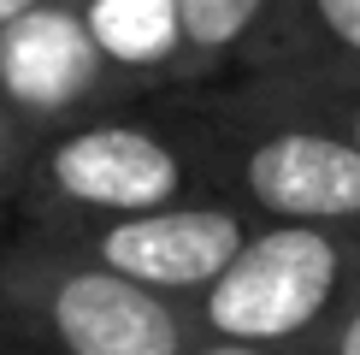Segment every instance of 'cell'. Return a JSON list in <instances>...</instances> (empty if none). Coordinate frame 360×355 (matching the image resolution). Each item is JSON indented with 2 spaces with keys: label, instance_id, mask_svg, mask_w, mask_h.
I'll return each instance as SVG.
<instances>
[{
  "label": "cell",
  "instance_id": "1",
  "mask_svg": "<svg viewBox=\"0 0 360 355\" xmlns=\"http://www.w3.org/2000/svg\"><path fill=\"white\" fill-rule=\"evenodd\" d=\"M189 196H219L195 89H142L30 142L12 213L65 231Z\"/></svg>",
  "mask_w": 360,
  "mask_h": 355
},
{
  "label": "cell",
  "instance_id": "2",
  "mask_svg": "<svg viewBox=\"0 0 360 355\" xmlns=\"http://www.w3.org/2000/svg\"><path fill=\"white\" fill-rule=\"evenodd\" d=\"M195 107L219 196L254 225L360 231V154L295 83L243 71L224 83H195Z\"/></svg>",
  "mask_w": 360,
  "mask_h": 355
},
{
  "label": "cell",
  "instance_id": "3",
  "mask_svg": "<svg viewBox=\"0 0 360 355\" xmlns=\"http://www.w3.org/2000/svg\"><path fill=\"white\" fill-rule=\"evenodd\" d=\"M0 337L30 355H184L195 320L101 266L65 231L12 213L0 237Z\"/></svg>",
  "mask_w": 360,
  "mask_h": 355
},
{
  "label": "cell",
  "instance_id": "4",
  "mask_svg": "<svg viewBox=\"0 0 360 355\" xmlns=\"http://www.w3.org/2000/svg\"><path fill=\"white\" fill-rule=\"evenodd\" d=\"M360 296V231L254 225L219 278L189 296L195 337L260 349H313L319 332Z\"/></svg>",
  "mask_w": 360,
  "mask_h": 355
},
{
  "label": "cell",
  "instance_id": "5",
  "mask_svg": "<svg viewBox=\"0 0 360 355\" xmlns=\"http://www.w3.org/2000/svg\"><path fill=\"white\" fill-rule=\"evenodd\" d=\"M142 89L118 83L77 18V0H41L0 24V101L30 142Z\"/></svg>",
  "mask_w": 360,
  "mask_h": 355
},
{
  "label": "cell",
  "instance_id": "6",
  "mask_svg": "<svg viewBox=\"0 0 360 355\" xmlns=\"http://www.w3.org/2000/svg\"><path fill=\"white\" fill-rule=\"evenodd\" d=\"M254 219L224 196H189L172 207H142V213L118 219H89V225H65L77 249H89L101 266H112L118 278L189 302L219 278V266L243 249Z\"/></svg>",
  "mask_w": 360,
  "mask_h": 355
},
{
  "label": "cell",
  "instance_id": "7",
  "mask_svg": "<svg viewBox=\"0 0 360 355\" xmlns=\"http://www.w3.org/2000/svg\"><path fill=\"white\" fill-rule=\"evenodd\" d=\"M243 71L290 83H360V0H278Z\"/></svg>",
  "mask_w": 360,
  "mask_h": 355
},
{
  "label": "cell",
  "instance_id": "8",
  "mask_svg": "<svg viewBox=\"0 0 360 355\" xmlns=\"http://www.w3.org/2000/svg\"><path fill=\"white\" fill-rule=\"evenodd\" d=\"M95 54L130 89H189L177 0H77Z\"/></svg>",
  "mask_w": 360,
  "mask_h": 355
},
{
  "label": "cell",
  "instance_id": "9",
  "mask_svg": "<svg viewBox=\"0 0 360 355\" xmlns=\"http://www.w3.org/2000/svg\"><path fill=\"white\" fill-rule=\"evenodd\" d=\"M278 0H177L184 18V54H189V89L195 83H224L243 71L254 54L266 18Z\"/></svg>",
  "mask_w": 360,
  "mask_h": 355
},
{
  "label": "cell",
  "instance_id": "10",
  "mask_svg": "<svg viewBox=\"0 0 360 355\" xmlns=\"http://www.w3.org/2000/svg\"><path fill=\"white\" fill-rule=\"evenodd\" d=\"M283 83H290V77H283ZM295 89L331 118L342 137H349V148L360 154V83H295Z\"/></svg>",
  "mask_w": 360,
  "mask_h": 355
},
{
  "label": "cell",
  "instance_id": "11",
  "mask_svg": "<svg viewBox=\"0 0 360 355\" xmlns=\"http://www.w3.org/2000/svg\"><path fill=\"white\" fill-rule=\"evenodd\" d=\"M24 166H30V137L18 130V118L6 113L0 101V201H18V184H24Z\"/></svg>",
  "mask_w": 360,
  "mask_h": 355
},
{
  "label": "cell",
  "instance_id": "12",
  "mask_svg": "<svg viewBox=\"0 0 360 355\" xmlns=\"http://www.w3.org/2000/svg\"><path fill=\"white\" fill-rule=\"evenodd\" d=\"M307 355H360V296H354L349 308H342L331 325H325L319 344H313Z\"/></svg>",
  "mask_w": 360,
  "mask_h": 355
},
{
  "label": "cell",
  "instance_id": "13",
  "mask_svg": "<svg viewBox=\"0 0 360 355\" xmlns=\"http://www.w3.org/2000/svg\"><path fill=\"white\" fill-rule=\"evenodd\" d=\"M184 355H302V349H260V344H224V337H195Z\"/></svg>",
  "mask_w": 360,
  "mask_h": 355
},
{
  "label": "cell",
  "instance_id": "14",
  "mask_svg": "<svg viewBox=\"0 0 360 355\" xmlns=\"http://www.w3.org/2000/svg\"><path fill=\"white\" fill-rule=\"evenodd\" d=\"M30 6H41V0H0V24L18 18V12H30Z\"/></svg>",
  "mask_w": 360,
  "mask_h": 355
},
{
  "label": "cell",
  "instance_id": "15",
  "mask_svg": "<svg viewBox=\"0 0 360 355\" xmlns=\"http://www.w3.org/2000/svg\"><path fill=\"white\" fill-rule=\"evenodd\" d=\"M6 225H12V207H6V201H0V237H6Z\"/></svg>",
  "mask_w": 360,
  "mask_h": 355
},
{
  "label": "cell",
  "instance_id": "16",
  "mask_svg": "<svg viewBox=\"0 0 360 355\" xmlns=\"http://www.w3.org/2000/svg\"><path fill=\"white\" fill-rule=\"evenodd\" d=\"M0 355H30V349H18V344H6V337H0Z\"/></svg>",
  "mask_w": 360,
  "mask_h": 355
}]
</instances>
